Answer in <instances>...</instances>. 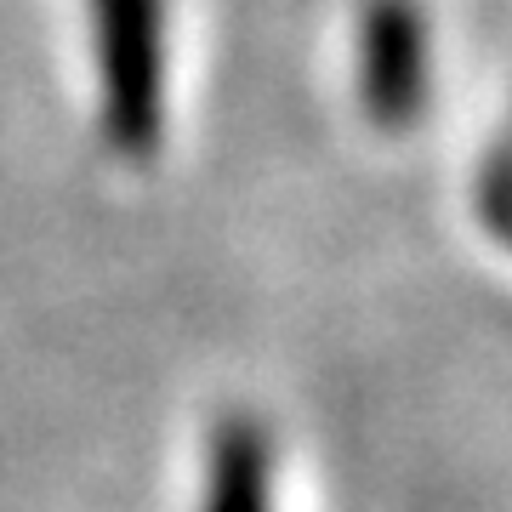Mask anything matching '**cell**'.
Returning <instances> with one entry per match:
<instances>
[{
  "mask_svg": "<svg viewBox=\"0 0 512 512\" xmlns=\"http://www.w3.org/2000/svg\"><path fill=\"white\" fill-rule=\"evenodd\" d=\"M97 69H103V131L120 154L160 143L165 0H92Z\"/></svg>",
  "mask_w": 512,
  "mask_h": 512,
  "instance_id": "obj_1",
  "label": "cell"
},
{
  "mask_svg": "<svg viewBox=\"0 0 512 512\" xmlns=\"http://www.w3.org/2000/svg\"><path fill=\"white\" fill-rule=\"evenodd\" d=\"M359 103L382 131H404L427 103V18L416 0L359 6Z\"/></svg>",
  "mask_w": 512,
  "mask_h": 512,
  "instance_id": "obj_2",
  "label": "cell"
},
{
  "mask_svg": "<svg viewBox=\"0 0 512 512\" xmlns=\"http://www.w3.org/2000/svg\"><path fill=\"white\" fill-rule=\"evenodd\" d=\"M268 461H262V439L256 427L234 421L222 427L217 461H211V507L205 512H268Z\"/></svg>",
  "mask_w": 512,
  "mask_h": 512,
  "instance_id": "obj_3",
  "label": "cell"
}]
</instances>
